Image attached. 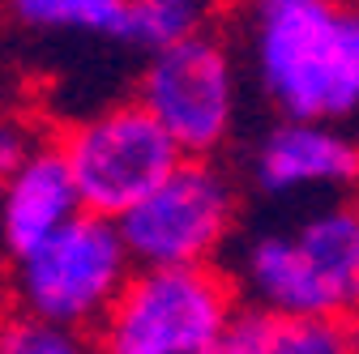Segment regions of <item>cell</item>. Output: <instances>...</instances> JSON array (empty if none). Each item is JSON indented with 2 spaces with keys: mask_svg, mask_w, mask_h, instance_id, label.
Here are the masks:
<instances>
[{
  "mask_svg": "<svg viewBox=\"0 0 359 354\" xmlns=\"http://www.w3.org/2000/svg\"><path fill=\"white\" fill-rule=\"evenodd\" d=\"M236 56L278 120L359 115V0H240Z\"/></svg>",
  "mask_w": 359,
  "mask_h": 354,
  "instance_id": "1",
  "label": "cell"
},
{
  "mask_svg": "<svg viewBox=\"0 0 359 354\" xmlns=\"http://www.w3.org/2000/svg\"><path fill=\"white\" fill-rule=\"evenodd\" d=\"M227 274L244 303L355 325L359 316V192L308 205L287 227L240 239Z\"/></svg>",
  "mask_w": 359,
  "mask_h": 354,
  "instance_id": "2",
  "label": "cell"
},
{
  "mask_svg": "<svg viewBox=\"0 0 359 354\" xmlns=\"http://www.w3.org/2000/svg\"><path fill=\"white\" fill-rule=\"evenodd\" d=\"M240 290L222 264L137 269L95 329L99 354H218Z\"/></svg>",
  "mask_w": 359,
  "mask_h": 354,
  "instance_id": "3",
  "label": "cell"
},
{
  "mask_svg": "<svg viewBox=\"0 0 359 354\" xmlns=\"http://www.w3.org/2000/svg\"><path fill=\"white\" fill-rule=\"evenodd\" d=\"M133 274L137 264L120 239V227L81 213L43 248L9 264V303L34 320L95 333Z\"/></svg>",
  "mask_w": 359,
  "mask_h": 354,
  "instance_id": "4",
  "label": "cell"
},
{
  "mask_svg": "<svg viewBox=\"0 0 359 354\" xmlns=\"http://www.w3.org/2000/svg\"><path fill=\"white\" fill-rule=\"evenodd\" d=\"M236 222V175L218 158H184L116 227L137 269H201L222 260Z\"/></svg>",
  "mask_w": 359,
  "mask_h": 354,
  "instance_id": "5",
  "label": "cell"
},
{
  "mask_svg": "<svg viewBox=\"0 0 359 354\" xmlns=\"http://www.w3.org/2000/svg\"><path fill=\"white\" fill-rule=\"evenodd\" d=\"M133 99L158 120L184 158H218L240 128L244 69L231 43L205 30L146 56Z\"/></svg>",
  "mask_w": 359,
  "mask_h": 354,
  "instance_id": "6",
  "label": "cell"
},
{
  "mask_svg": "<svg viewBox=\"0 0 359 354\" xmlns=\"http://www.w3.org/2000/svg\"><path fill=\"white\" fill-rule=\"evenodd\" d=\"M56 146L69 158L81 209L107 222H120L184 162L175 141L137 99L103 103L99 111L73 120Z\"/></svg>",
  "mask_w": 359,
  "mask_h": 354,
  "instance_id": "7",
  "label": "cell"
},
{
  "mask_svg": "<svg viewBox=\"0 0 359 354\" xmlns=\"http://www.w3.org/2000/svg\"><path fill=\"white\" fill-rule=\"evenodd\" d=\"M248 180L261 197H351L359 192V137L346 124L274 120L248 146Z\"/></svg>",
  "mask_w": 359,
  "mask_h": 354,
  "instance_id": "8",
  "label": "cell"
},
{
  "mask_svg": "<svg viewBox=\"0 0 359 354\" xmlns=\"http://www.w3.org/2000/svg\"><path fill=\"white\" fill-rule=\"evenodd\" d=\"M81 213L86 209H81L77 180L56 141H43L34 158L0 188V235H5V248L13 260L43 248L69 222H77Z\"/></svg>",
  "mask_w": 359,
  "mask_h": 354,
  "instance_id": "9",
  "label": "cell"
},
{
  "mask_svg": "<svg viewBox=\"0 0 359 354\" xmlns=\"http://www.w3.org/2000/svg\"><path fill=\"white\" fill-rule=\"evenodd\" d=\"M218 354H359L355 325L240 303Z\"/></svg>",
  "mask_w": 359,
  "mask_h": 354,
  "instance_id": "10",
  "label": "cell"
},
{
  "mask_svg": "<svg viewBox=\"0 0 359 354\" xmlns=\"http://www.w3.org/2000/svg\"><path fill=\"white\" fill-rule=\"evenodd\" d=\"M9 17L39 34H81L124 43L128 0H9Z\"/></svg>",
  "mask_w": 359,
  "mask_h": 354,
  "instance_id": "11",
  "label": "cell"
},
{
  "mask_svg": "<svg viewBox=\"0 0 359 354\" xmlns=\"http://www.w3.org/2000/svg\"><path fill=\"white\" fill-rule=\"evenodd\" d=\"M210 17H214V0H128L124 43L154 56L175 48V43L205 34Z\"/></svg>",
  "mask_w": 359,
  "mask_h": 354,
  "instance_id": "12",
  "label": "cell"
},
{
  "mask_svg": "<svg viewBox=\"0 0 359 354\" xmlns=\"http://www.w3.org/2000/svg\"><path fill=\"white\" fill-rule=\"evenodd\" d=\"M0 354H99L95 333L34 320L26 312H0Z\"/></svg>",
  "mask_w": 359,
  "mask_h": 354,
  "instance_id": "13",
  "label": "cell"
},
{
  "mask_svg": "<svg viewBox=\"0 0 359 354\" xmlns=\"http://www.w3.org/2000/svg\"><path fill=\"white\" fill-rule=\"evenodd\" d=\"M43 146V137H39V128L26 120V115H5L0 120V188H5L13 175L34 158V150Z\"/></svg>",
  "mask_w": 359,
  "mask_h": 354,
  "instance_id": "14",
  "label": "cell"
},
{
  "mask_svg": "<svg viewBox=\"0 0 359 354\" xmlns=\"http://www.w3.org/2000/svg\"><path fill=\"white\" fill-rule=\"evenodd\" d=\"M9 264H13V256H9V248H5V235H0V299L9 295Z\"/></svg>",
  "mask_w": 359,
  "mask_h": 354,
  "instance_id": "15",
  "label": "cell"
},
{
  "mask_svg": "<svg viewBox=\"0 0 359 354\" xmlns=\"http://www.w3.org/2000/svg\"><path fill=\"white\" fill-rule=\"evenodd\" d=\"M5 115H9V111H5V99H0V120H5Z\"/></svg>",
  "mask_w": 359,
  "mask_h": 354,
  "instance_id": "16",
  "label": "cell"
},
{
  "mask_svg": "<svg viewBox=\"0 0 359 354\" xmlns=\"http://www.w3.org/2000/svg\"><path fill=\"white\" fill-rule=\"evenodd\" d=\"M355 337H359V316H355Z\"/></svg>",
  "mask_w": 359,
  "mask_h": 354,
  "instance_id": "17",
  "label": "cell"
}]
</instances>
